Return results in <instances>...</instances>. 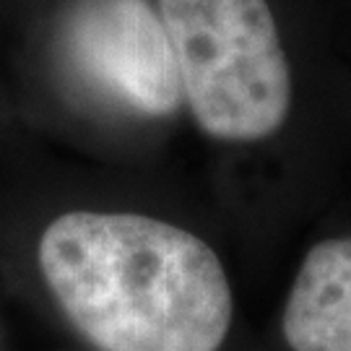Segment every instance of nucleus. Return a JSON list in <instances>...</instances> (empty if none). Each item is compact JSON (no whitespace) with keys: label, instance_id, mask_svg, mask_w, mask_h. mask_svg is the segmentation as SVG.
<instances>
[{"label":"nucleus","instance_id":"1","mask_svg":"<svg viewBox=\"0 0 351 351\" xmlns=\"http://www.w3.org/2000/svg\"><path fill=\"white\" fill-rule=\"evenodd\" d=\"M39 271L99 351H219L234 300L219 255L141 213L71 211L45 226Z\"/></svg>","mask_w":351,"mask_h":351},{"label":"nucleus","instance_id":"2","mask_svg":"<svg viewBox=\"0 0 351 351\" xmlns=\"http://www.w3.org/2000/svg\"><path fill=\"white\" fill-rule=\"evenodd\" d=\"M182 97L219 141H263L284 125L291 73L265 0H159Z\"/></svg>","mask_w":351,"mask_h":351},{"label":"nucleus","instance_id":"3","mask_svg":"<svg viewBox=\"0 0 351 351\" xmlns=\"http://www.w3.org/2000/svg\"><path fill=\"white\" fill-rule=\"evenodd\" d=\"M68 47L88 84L123 110L164 117L185 99L169 34L149 0H78Z\"/></svg>","mask_w":351,"mask_h":351},{"label":"nucleus","instance_id":"4","mask_svg":"<svg viewBox=\"0 0 351 351\" xmlns=\"http://www.w3.org/2000/svg\"><path fill=\"white\" fill-rule=\"evenodd\" d=\"M281 330L291 351H351V237L317 242L307 252Z\"/></svg>","mask_w":351,"mask_h":351}]
</instances>
